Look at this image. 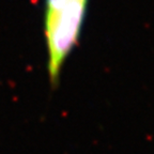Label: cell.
<instances>
[{"label":"cell","mask_w":154,"mask_h":154,"mask_svg":"<svg viewBox=\"0 0 154 154\" xmlns=\"http://www.w3.org/2000/svg\"><path fill=\"white\" fill-rule=\"evenodd\" d=\"M89 0H45L44 35L47 49V71L54 87L61 71L79 42Z\"/></svg>","instance_id":"cell-1"}]
</instances>
